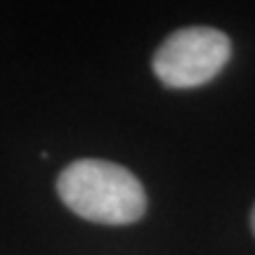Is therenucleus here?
<instances>
[{"mask_svg":"<svg viewBox=\"0 0 255 255\" xmlns=\"http://www.w3.org/2000/svg\"><path fill=\"white\" fill-rule=\"evenodd\" d=\"M66 208L100 225H130L144 215L146 194L128 168L102 158H81L57 180Z\"/></svg>","mask_w":255,"mask_h":255,"instance_id":"obj_1","label":"nucleus"},{"mask_svg":"<svg viewBox=\"0 0 255 255\" xmlns=\"http://www.w3.org/2000/svg\"><path fill=\"white\" fill-rule=\"evenodd\" d=\"M232 57L229 38L210 26H187L165 38L154 55V73L165 88H199Z\"/></svg>","mask_w":255,"mask_h":255,"instance_id":"obj_2","label":"nucleus"},{"mask_svg":"<svg viewBox=\"0 0 255 255\" xmlns=\"http://www.w3.org/2000/svg\"><path fill=\"white\" fill-rule=\"evenodd\" d=\"M251 227H253V234H255V208H253V213H251Z\"/></svg>","mask_w":255,"mask_h":255,"instance_id":"obj_3","label":"nucleus"}]
</instances>
